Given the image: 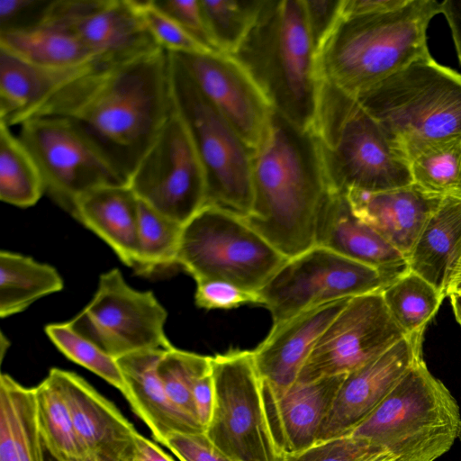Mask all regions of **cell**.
<instances>
[{"mask_svg": "<svg viewBox=\"0 0 461 461\" xmlns=\"http://www.w3.org/2000/svg\"><path fill=\"white\" fill-rule=\"evenodd\" d=\"M18 137L34 158L45 193L73 213L76 202L103 185H127L102 153L68 121L52 116L29 118Z\"/></svg>", "mask_w": 461, "mask_h": 461, "instance_id": "obj_14", "label": "cell"}, {"mask_svg": "<svg viewBox=\"0 0 461 461\" xmlns=\"http://www.w3.org/2000/svg\"><path fill=\"white\" fill-rule=\"evenodd\" d=\"M41 23L74 34L95 61L121 60L159 47L135 0H52Z\"/></svg>", "mask_w": 461, "mask_h": 461, "instance_id": "obj_17", "label": "cell"}, {"mask_svg": "<svg viewBox=\"0 0 461 461\" xmlns=\"http://www.w3.org/2000/svg\"><path fill=\"white\" fill-rule=\"evenodd\" d=\"M232 56L276 113L303 130H312L321 77L304 0H264Z\"/></svg>", "mask_w": 461, "mask_h": 461, "instance_id": "obj_4", "label": "cell"}, {"mask_svg": "<svg viewBox=\"0 0 461 461\" xmlns=\"http://www.w3.org/2000/svg\"><path fill=\"white\" fill-rule=\"evenodd\" d=\"M167 316L152 292L133 289L114 268L100 276L91 302L68 323L117 358L141 350L173 348L164 330Z\"/></svg>", "mask_w": 461, "mask_h": 461, "instance_id": "obj_13", "label": "cell"}, {"mask_svg": "<svg viewBox=\"0 0 461 461\" xmlns=\"http://www.w3.org/2000/svg\"><path fill=\"white\" fill-rule=\"evenodd\" d=\"M169 56L173 106L186 126L205 171V206H216L245 218L253 203V151L201 92L176 56L170 52Z\"/></svg>", "mask_w": 461, "mask_h": 461, "instance_id": "obj_8", "label": "cell"}, {"mask_svg": "<svg viewBox=\"0 0 461 461\" xmlns=\"http://www.w3.org/2000/svg\"><path fill=\"white\" fill-rule=\"evenodd\" d=\"M145 26L162 49L171 53L211 52L155 6L152 0H135Z\"/></svg>", "mask_w": 461, "mask_h": 461, "instance_id": "obj_39", "label": "cell"}, {"mask_svg": "<svg viewBox=\"0 0 461 461\" xmlns=\"http://www.w3.org/2000/svg\"><path fill=\"white\" fill-rule=\"evenodd\" d=\"M287 260L242 218L206 205L183 227L177 265L196 283L221 280L258 293Z\"/></svg>", "mask_w": 461, "mask_h": 461, "instance_id": "obj_9", "label": "cell"}, {"mask_svg": "<svg viewBox=\"0 0 461 461\" xmlns=\"http://www.w3.org/2000/svg\"><path fill=\"white\" fill-rule=\"evenodd\" d=\"M173 109L170 56L158 47L121 60L93 61L29 118L68 121L128 183Z\"/></svg>", "mask_w": 461, "mask_h": 461, "instance_id": "obj_1", "label": "cell"}, {"mask_svg": "<svg viewBox=\"0 0 461 461\" xmlns=\"http://www.w3.org/2000/svg\"><path fill=\"white\" fill-rule=\"evenodd\" d=\"M461 294V257L459 258L450 277L447 295Z\"/></svg>", "mask_w": 461, "mask_h": 461, "instance_id": "obj_50", "label": "cell"}, {"mask_svg": "<svg viewBox=\"0 0 461 461\" xmlns=\"http://www.w3.org/2000/svg\"><path fill=\"white\" fill-rule=\"evenodd\" d=\"M0 346H1V358L4 357L5 352L8 348V340L5 339L4 334H1V340H0Z\"/></svg>", "mask_w": 461, "mask_h": 461, "instance_id": "obj_53", "label": "cell"}, {"mask_svg": "<svg viewBox=\"0 0 461 461\" xmlns=\"http://www.w3.org/2000/svg\"><path fill=\"white\" fill-rule=\"evenodd\" d=\"M405 336L389 312L382 292L352 297L318 339L296 383L348 375Z\"/></svg>", "mask_w": 461, "mask_h": 461, "instance_id": "obj_15", "label": "cell"}, {"mask_svg": "<svg viewBox=\"0 0 461 461\" xmlns=\"http://www.w3.org/2000/svg\"><path fill=\"white\" fill-rule=\"evenodd\" d=\"M214 401L205 435L235 461H282L266 413L252 351L230 348L211 357Z\"/></svg>", "mask_w": 461, "mask_h": 461, "instance_id": "obj_10", "label": "cell"}, {"mask_svg": "<svg viewBox=\"0 0 461 461\" xmlns=\"http://www.w3.org/2000/svg\"><path fill=\"white\" fill-rule=\"evenodd\" d=\"M346 194L355 214L406 258L445 196L430 193L414 183L387 191L352 190Z\"/></svg>", "mask_w": 461, "mask_h": 461, "instance_id": "obj_22", "label": "cell"}, {"mask_svg": "<svg viewBox=\"0 0 461 461\" xmlns=\"http://www.w3.org/2000/svg\"><path fill=\"white\" fill-rule=\"evenodd\" d=\"M312 40L318 55L342 17L343 0H304Z\"/></svg>", "mask_w": 461, "mask_h": 461, "instance_id": "obj_45", "label": "cell"}, {"mask_svg": "<svg viewBox=\"0 0 461 461\" xmlns=\"http://www.w3.org/2000/svg\"><path fill=\"white\" fill-rule=\"evenodd\" d=\"M398 460L396 456H394L393 454L389 452H382L368 461H396Z\"/></svg>", "mask_w": 461, "mask_h": 461, "instance_id": "obj_52", "label": "cell"}, {"mask_svg": "<svg viewBox=\"0 0 461 461\" xmlns=\"http://www.w3.org/2000/svg\"><path fill=\"white\" fill-rule=\"evenodd\" d=\"M357 99L407 158L429 143L461 135V74L431 56Z\"/></svg>", "mask_w": 461, "mask_h": 461, "instance_id": "obj_7", "label": "cell"}, {"mask_svg": "<svg viewBox=\"0 0 461 461\" xmlns=\"http://www.w3.org/2000/svg\"><path fill=\"white\" fill-rule=\"evenodd\" d=\"M457 195H461V187H460V190H459V193H458Z\"/></svg>", "mask_w": 461, "mask_h": 461, "instance_id": "obj_55", "label": "cell"}, {"mask_svg": "<svg viewBox=\"0 0 461 461\" xmlns=\"http://www.w3.org/2000/svg\"><path fill=\"white\" fill-rule=\"evenodd\" d=\"M45 332L65 357L100 376L126 397L127 384L113 357L79 335L68 322L49 324Z\"/></svg>", "mask_w": 461, "mask_h": 461, "instance_id": "obj_38", "label": "cell"}, {"mask_svg": "<svg viewBox=\"0 0 461 461\" xmlns=\"http://www.w3.org/2000/svg\"><path fill=\"white\" fill-rule=\"evenodd\" d=\"M210 370V356L185 351L175 347L164 353L157 366L170 402L183 415L199 425L201 423L196 413L193 389L196 380Z\"/></svg>", "mask_w": 461, "mask_h": 461, "instance_id": "obj_36", "label": "cell"}, {"mask_svg": "<svg viewBox=\"0 0 461 461\" xmlns=\"http://www.w3.org/2000/svg\"><path fill=\"white\" fill-rule=\"evenodd\" d=\"M134 459L136 461H174L160 447L140 433L136 438Z\"/></svg>", "mask_w": 461, "mask_h": 461, "instance_id": "obj_49", "label": "cell"}, {"mask_svg": "<svg viewBox=\"0 0 461 461\" xmlns=\"http://www.w3.org/2000/svg\"><path fill=\"white\" fill-rule=\"evenodd\" d=\"M253 203L242 218L286 258L315 246L318 216L329 193L318 142L274 110L252 156Z\"/></svg>", "mask_w": 461, "mask_h": 461, "instance_id": "obj_2", "label": "cell"}, {"mask_svg": "<svg viewBox=\"0 0 461 461\" xmlns=\"http://www.w3.org/2000/svg\"><path fill=\"white\" fill-rule=\"evenodd\" d=\"M52 0H1L0 32L36 26L44 19Z\"/></svg>", "mask_w": 461, "mask_h": 461, "instance_id": "obj_44", "label": "cell"}, {"mask_svg": "<svg viewBox=\"0 0 461 461\" xmlns=\"http://www.w3.org/2000/svg\"><path fill=\"white\" fill-rule=\"evenodd\" d=\"M413 183L440 195L461 187V135L429 143L409 156Z\"/></svg>", "mask_w": 461, "mask_h": 461, "instance_id": "obj_34", "label": "cell"}, {"mask_svg": "<svg viewBox=\"0 0 461 461\" xmlns=\"http://www.w3.org/2000/svg\"><path fill=\"white\" fill-rule=\"evenodd\" d=\"M346 375L295 383L277 395L262 385L270 429L283 456L298 453L317 442L322 422Z\"/></svg>", "mask_w": 461, "mask_h": 461, "instance_id": "obj_21", "label": "cell"}, {"mask_svg": "<svg viewBox=\"0 0 461 461\" xmlns=\"http://www.w3.org/2000/svg\"><path fill=\"white\" fill-rule=\"evenodd\" d=\"M0 49L50 69H74L95 61L91 52L74 34L50 23L0 32Z\"/></svg>", "mask_w": 461, "mask_h": 461, "instance_id": "obj_29", "label": "cell"}, {"mask_svg": "<svg viewBox=\"0 0 461 461\" xmlns=\"http://www.w3.org/2000/svg\"><path fill=\"white\" fill-rule=\"evenodd\" d=\"M162 445L180 461H235L217 448L203 433H171Z\"/></svg>", "mask_w": 461, "mask_h": 461, "instance_id": "obj_43", "label": "cell"}, {"mask_svg": "<svg viewBox=\"0 0 461 461\" xmlns=\"http://www.w3.org/2000/svg\"><path fill=\"white\" fill-rule=\"evenodd\" d=\"M127 185L140 202L183 225L205 206V171L191 135L175 109Z\"/></svg>", "mask_w": 461, "mask_h": 461, "instance_id": "obj_12", "label": "cell"}, {"mask_svg": "<svg viewBox=\"0 0 461 461\" xmlns=\"http://www.w3.org/2000/svg\"><path fill=\"white\" fill-rule=\"evenodd\" d=\"M458 439L461 441V430H460V434H459Z\"/></svg>", "mask_w": 461, "mask_h": 461, "instance_id": "obj_54", "label": "cell"}, {"mask_svg": "<svg viewBox=\"0 0 461 461\" xmlns=\"http://www.w3.org/2000/svg\"><path fill=\"white\" fill-rule=\"evenodd\" d=\"M35 390L39 432L55 461H89L67 403L48 375Z\"/></svg>", "mask_w": 461, "mask_h": 461, "instance_id": "obj_31", "label": "cell"}, {"mask_svg": "<svg viewBox=\"0 0 461 461\" xmlns=\"http://www.w3.org/2000/svg\"><path fill=\"white\" fill-rule=\"evenodd\" d=\"M407 0H343L342 16H357L397 8Z\"/></svg>", "mask_w": 461, "mask_h": 461, "instance_id": "obj_47", "label": "cell"}, {"mask_svg": "<svg viewBox=\"0 0 461 461\" xmlns=\"http://www.w3.org/2000/svg\"><path fill=\"white\" fill-rule=\"evenodd\" d=\"M461 257V195H445L427 221L407 263L447 296L452 272Z\"/></svg>", "mask_w": 461, "mask_h": 461, "instance_id": "obj_26", "label": "cell"}, {"mask_svg": "<svg viewBox=\"0 0 461 461\" xmlns=\"http://www.w3.org/2000/svg\"><path fill=\"white\" fill-rule=\"evenodd\" d=\"M397 461V460H396Z\"/></svg>", "mask_w": 461, "mask_h": 461, "instance_id": "obj_57", "label": "cell"}, {"mask_svg": "<svg viewBox=\"0 0 461 461\" xmlns=\"http://www.w3.org/2000/svg\"><path fill=\"white\" fill-rule=\"evenodd\" d=\"M167 350L147 349L116 359L127 384L126 400L162 444L171 433H203L204 429L183 415L169 401L157 366Z\"/></svg>", "mask_w": 461, "mask_h": 461, "instance_id": "obj_24", "label": "cell"}, {"mask_svg": "<svg viewBox=\"0 0 461 461\" xmlns=\"http://www.w3.org/2000/svg\"><path fill=\"white\" fill-rule=\"evenodd\" d=\"M129 461H136V460H135L134 458H132V459H131V460H129Z\"/></svg>", "mask_w": 461, "mask_h": 461, "instance_id": "obj_56", "label": "cell"}, {"mask_svg": "<svg viewBox=\"0 0 461 461\" xmlns=\"http://www.w3.org/2000/svg\"><path fill=\"white\" fill-rule=\"evenodd\" d=\"M193 398L198 420L205 432L211 420L214 401V385L212 368L196 380L193 389Z\"/></svg>", "mask_w": 461, "mask_h": 461, "instance_id": "obj_46", "label": "cell"}, {"mask_svg": "<svg viewBox=\"0 0 461 461\" xmlns=\"http://www.w3.org/2000/svg\"><path fill=\"white\" fill-rule=\"evenodd\" d=\"M349 300L339 299L312 308L272 326L268 336L252 350L266 390L277 395L296 383L318 339Z\"/></svg>", "mask_w": 461, "mask_h": 461, "instance_id": "obj_20", "label": "cell"}, {"mask_svg": "<svg viewBox=\"0 0 461 461\" xmlns=\"http://www.w3.org/2000/svg\"><path fill=\"white\" fill-rule=\"evenodd\" d=\"M382 295L393 318L406 336L423 334L446 297L411 270L387 285Z\"/></svg>", "mask_w": 461, "mask_h": 461, "instance_id": "obj_33", "label": "cell"}, {"mask_svg": "<svg viewBox=\"0 0 461 461\" xmlns=\"http://www.w3.org/2000/svg\"><path fill=\"white\" fill-rule=\"evenodd\" d=\"M63 280L51 266L30 257L0 252V316L16 314L36 300L60 291Z\"/></svg>", "mask_w": 461, "mask_h": 461, "instance_id": "obj_30", "label": "cell"}, {"mask_svg": "<svg viewBox=\"0 0 461 461\" xmlns=\"http://www.w3.org/2000/svg\"><path fill=\"white\" fill-rule=\"evenodd\" d=\"M183 227L140 201L139 254L134 270L150 275L177 265Z\"/></svg>", "mask_w": 461, "mask_h": 461, "instance_id": "obj_35", "label": "cell"}, {"mask_svg": "<svg viewBox=\"0 0 461 461\" xmlns=\"http://www.w3.org/2000/svg\"><path fill=\"white\" fill-rule=\"evenodd\" d=\"M441 14L451 31L458 59L461 63V0H445L440 3Z\"/></svg>", "mask_w": 461, "mask_h": 461, "instance_id": "obj_48", "label": "cell"}, {"mask_svg": "<svg viewBox=\"0 0 461 461\" xmlns=\"http://www.w3.org/2000/svg\"><path fill=\"white\" fill-rule=\"evenodd\" d=\"M89 64L74 69H50L0 49V122L8 127L21 125L62 84Z\"/></svg>", "mask_w": 461, "mask_h": 461, "instance_id": "obj_27", "label": "cell"}, {"mask_svg": "<svg viewBox=\"0 0 461 461\" xmlns=\"http://www.w3.org/2000/svg\"><path fill=\"white\" fill-rule=\"evenodd\" d=\"M459 406L420 359L350 434L397 461H436L459 438Z\"/></svg>", "mask_w": 461, "mask_h": 461, "instance_id": "obj_6", "label": "cell"}, {"mask_svg": "<svg viewBox=\"0 0 461 461\" xmlns=\"http://www.w3.org/2000/svg\"><path fill=\"white\" fill-rule=\"evenodd\" d=\"M34 388L0 376V461H44Z\"/></svg>", "mask_w": 461, "mask_h": 461, "instance_id": "obj_28", "label": "cell"}, {"mask_svg": "<svg viewBox=\"0 0 461 461\" xmlns=\"http://www.w3.org/2000/svg\"><path fill=\"white\" fill-rule=\"evenodd\" d=\"M422 341L423 334L405 336L377 357L348 374L322 422L317 442L347 435L363 421L423 358Z\"/></svg>", "mask_w": 461, "mask_h": 461, "instance_id": "obj_18", "label": "cell"}, {"mask_svg": "<svg viewBox=\"0 0 461 461\" xmlns=\"http://www.w3.org/2000/svg\"><path fill=\"white\" fill-rule=\"evenodd\" d=\"M264 0H200L204 20L220 52L238 50L260 11Z\"/></svg>", "mask_w": 461, "mask_h": 461, "instance_id": "obj_37", "label": "cell"}, {"mask_svg": "<svg viewBox=\"0 0 461 461\" xmlns=\"http://www.w3.org/2000/svg\"><path fill=\"white\" fill-rule=\"evenodd\" d=\"M441 14L435 0L342 16L317 55L320 77L354 97L412 62L430 56L427 28Z\"/></svg>", "mask_w": 461, "mask_h": 461, "instance_id": "obj_3", "label": "cell"}, {"mask_svg": "<svg viewBox=\"0 0 461 461\" xmlns=\"http://www.w3.org/2000/svg\"><path fill=\"white\" fill-rule=\"evenodd\" d=\"M315 246L382 271L409 270L407 258L355 214L346 194L329 191L317 220Z\"/></svg>", "mask_w": 461, "mask_h": 461, "instance_id": "obj_23", "label": "cell"}, {"mask_svg": "<svg viewBox=\"0 0 461 461\" xmlns=\"http://www.w3.org/2000/svg\"><path fill=\"white\" fill-rule=\"evenodd\" d=\"M72 215L134 269L139 254L140 200L128 185L92 189L76 202Z\"/></svg>", "mask_w": 461, "mask_h": 461, "instance_id": "obj_25", "label": "cell"}, {"mask_svg": "<svg viewBox=\"0 0 461 461\" xmlns=\"http://www.w3.org/2000/svg\"><path fill=\"white\" fill-rule=\"evenodd\" d=\"M49 375L68 407L89 461L134 458L139 432L113 402L76 373L51 368Z\"/></svg>", "mask_w": 461, "mask_h": 461, "instance_id": "obj_19", "label": "cell"}, {"mask_svg": "<svg viewBox=\"0 0 461 461\" xmlns=\"http://www.w3.org/2000/svg\"><path fill=\"white\" fill-rule=\"evenodd\" d=\"M381 451L367 441L347 434L317 442L298 453L285 455L282 461H368Z\"/></svg>", "mask_w": 461, "mask_h": 461, "instance_id": "obj_40", "label": "cell"}, {"mask_svg": "<svg viewBox=\"0 0 461 461\" xmlns=\"http://www.w3.org/2000/svg\"><path fill=\"white\" fill-rule=\"evenodd\" d=\"M312 131L330 192H382L413 184L405 153L349 94L321 78Z\"/></svg>", "mask_w": 461, "mask_h": 461, "instance_id": "obj_5", "label": "cell"}, {"mask_svg": "<svg viewBox=\"0 0 461 461\" xmlns=\"http://www.w3.org/2000/svg\"><path fill=\"white\" fill-rule=\"evenodd\" d=\"M161 12L211 52H220L208 31L200 0H152Z\"/></svg>", "mask_w": 461, "mask_h": 461, "instance_id": "obj_42", "label": "cell"}, {"mask_svg": "<svg viewBox=\"0 0 461 461\" xmlns=\"http://www.w3.org/2000/svg\"><path fill=\"white\" fill-rule=\"evenodd\" d=\"M456 321L461 326V294L448 295Z\"/></svg>", "mask_w": 461, "mask_h": 461, "instance_id": "obj_51", "label": "cell"}, {"mask_svg": "<svg viewBox=\"0 0 461 461\" xmlns=\"http://www.w3.org/2000/svg\"><path fill=\"white\" fill-rule=\"evenodd\" d=\"M400 276L313 246L288 259L258 293L276 326L336 300L382 292Z\"/></svg>", "mask_w": 461, "mask_h": 461, "instance_id": "obj_11", "label": "cell"}, {"mask_svg": "<svg viewBox=\"0 0 461 461\" xmlns=\"http://www.w3.org/2000/svg\"><path fill=\"white\" fill-rule=\"evenodd\" d=\"M172 54L254 152L268 132L274 109L246 68L222 52Z\"/></svg>", "mask_w": 461, "mask_h": 461, "instance_id": "obj_16", "label": "cell"}, {"mask_svg": "<svg viewBox=\"0 0 461 461\" xmlns=\"http://www.w3.org/2000/svg\"><path fill=\"white\" fill-rule=\"evenodd\" d=\"M195 304L206 310H230L242 305H261L262 300L257 292L241 288L221 280H207L196 283Z\"/></svg>", "mask_w": 461, "mask_h": 461, "instance_id": "obj_41", "label": "cell"}, {"mask_svg": "<svg viewBox=\"0 0 461 461\" xmlns=\"http://www.w3.org/2000/svg\"><path fill=\"white\" fill-rule=\"evenodd\" d=\"M45 186L32 153L6 124L0 122V199L18 207L34 205Z\"/></svg>", "mask_w": 461, "mask_h": 461, "instance_id": "obj_32", "label": "cell"}]
</instances>
